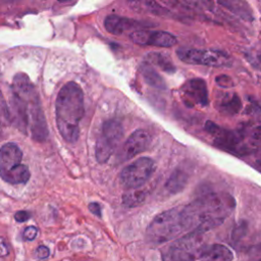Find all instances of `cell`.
I'll return each instance as SVG.
<instances>
[{
    "label": "cell",
    "mask_w": 261,
    "mask_h": 261,
    "mask_svg": "<svg viewBox=\"0 0 261 261\" xmlns=\"http://www.w3.org/2000/svg\"><path fill=\"white\" fill-rule=\"evenodd\" d=\"M11 92L12 119H14L17 127L21 132L30 134L35 141H45L48 137L46 118L38 92L29 76L22 72L15 74Z\"/></svg>",
    "instance_id": "1"
},
{
    "label": "cell",
    "mask_w": 261,
    "mask_h": 261,
    "mask_svg": "<svg viewBox=\"0 0 261 261\" xmlns=\"http://www.w3.org/2000/svg\"><path fill=\"white\" fill-rule=\"evenodd\" d=\"M234 208L233 199L227 194L212 193L204 195L188 205H184V214L188 232L205 233L221 223Z\"/></svg>",
    "instance_id": "2"
},
{
    "label": "cell",
    "mask_w": 261,
    "mask_h": 261,
    "mask_svg": "<svg viewBox=\"0 0 261 261\" xmlns=\"http://www.w3.org/2000/svg\"><path fill=\"white\" fill-rule=\"evenodd\" d=\"M56 125L61 137L75 143L80 137V122L85 113L84 93L74 82L65 84L56 97Z\"/></svg>",
    "instance_id": "3"
},
{
    "label": "cell",
    "mask_w": 261,
    "mask_h": 261,
    "mask_svg": "<svg viewBox=\"0 0 261 261\" xmlns=\"http://www.w3.org/2000/svg\"><path fill=\"white\" fill-rule=\"evenodd\" d=\"M185 231L188 230L184 206H177L155 216L147 227L146 237L150 243L162 244L176 239Z\"/></svg>",
    "instance_id": "4"
},
{
    "label": "cell",
    "mask_w": 261,
    "mask_h": 261,
    "mask_svg": "<svg viewBox=\"0 0 261 261\" xmlns=\"http://www.w3.org/2000/svg\"><path fill=\"white\" fill-rule=\"evenodd\" d=\"M203 234L191 231L174 240L162 251L163 261H195L201 259L207 248Z\"/></svg>",
    "instance_id": "5"
},
{
    "label": "cell",
    "mask_w": 261,
    "mask_h": 261,
    "mask_svg": "<svg viewBox=\"0 0 261 261\" xmlns=\"http://www.w3.org/2000/svg\"><path fill=\"white\" fill-rule=\"evenodd\" d=\"M22 152L13 143L4 144L0 148V176L11 185L25 184L30 176L27 165L21 164Z\"/></svg>",
    "instance_id": "6"
},
{
    "label": "cell",
    "mask_w": 261,
    "mask_h": 261,
    "mask_svg": "<svg viewBox=\"0 0 261 261\" xmlns=\"http://www.w3.org/2000/svg\"><path fill=\"white\" fill-rule=\"evenodd\" d=\"M176 55L182 62L188 64L211 67H230L232 65L231 56L222 50L179 48L176 50Z\"/></svg>",
    "instance_id": "7"
},
{
    "label": "cell",
    "mask_w": 261,
    "mask_h": 261,
    "mask_svg": "<svg viewBox=\"0 0 261 261\" xmlns=\"http://www.w3.org/2000/svg\"><path fill=\"white\" fill-rule=\"evenodd\" d=\"M205 129L211 136L216 147L237 156H250L247 144L239 130L223 128L210 120L206 122Z\"/></svg>",
    "instance_id": "8"
},
{
    "label": "cell",
    "mask_w": 261,
    "mask_h": 261,
    "mask_svg": "<svg viewBox=\"0 0 261 261\" xmlns=\"http://www.w3.org/2000/svg\"><path fill=\"white\" fill-rule=\"evenodd\" d=\"M122 136L123 127L118 120L109 119L103 123L95 146V155L99 163H105L110 158Z\"/></svg>",
    "instance_id": "9"
},
{
    "label": "cell",
    "mask_w": 261,
    "mask_h": 261,
    "mask_svg": "<svg viewBox=\"0 0 261 261\" xmlns=\"http://www.w3.org/2000/svg\"><path fill=\"white\" fill-rule=\"evenodd\" d=\"M154 171V161L149 157H141L122 169L119 179L124 188L135 190L145 185Z\"/></svg>",
    "instance_id": "10"
},
{
    "label": "cell",
    "mask_w": 261,
    "mask_h": 261,
    "mask_svg": "<svg viewBox=\"0 0 261 261\" xmlns=\"http://www.w3.org/2000/svg\"><path fill=\"white\" fill-rule=\"evenodd\" d=\"M130 39L138 45H148L162 48L172 47L177 43L176 38L172 34L164 31L150 32L146 30H139L130 34Z\"/></svg>",
    "instance_id": "11"
},
{
    "label": "cell",
    "mask_w": 261,
    "mask_h": 261,
    "mask_svg": "<svg viewBox=\"0 0 261 261\" xmlns=\"http://www.w3.org/2000/svg\"><path fill=\"white\" fill-rule=\"evenodd\" d=\"M185 103L188 106H207L209 102L207 84L202 79H192L187 81L180 88Z\"/></svg>",
    "instance_id": "12"
},
{
    "label": "cell",
    "mask_w": 261,
    "mask_h": 261,
    "mask_svg": "<svg viewBox=\"0 0 261 261\" xmlns=\"http://www.w3.org/2000/svg\"><path fill=\"white\" fill-rule=\"evenodd\" d=\"M151 143V136L144 129H138L134 132L124 142L122 148L118 153V159L120 162L127 161L134 158L136 155L146 151Z\"/></svg>",
    "instance_id": "13"
},
{
    "label": "cell",
    "mask_w": 261,
    "mask_h": 261,
    "mask_svg": "<svg viewBox=\"0 0 261 261\" xmlns=\"http://www.w3.org/2000/svg\"><path fill=\"white\" fill-rule=\"evenodd\" d=\"M239 132L248 146L250 156L254 158L255 164L261 168V124H244Z\"/></svg>",
    "instance_id": "14"
},
{
    "label": "cell",
    "mask_w": 261,
    "mask_h": 261,
    "mask_svg": "<svg viewBox=\"0 0 261 261\" xmlns=\"http://www.w3.org/2000/svg\"><path fill=\"white\" fill-rule=\"evenodd\" d=\"M215 105L218 112L225 115H234L243 107L241 98L234 92H220L216 98Z\"/></svg>",
    "instance_id": "15"
},
{
    "label": "cell",
    "mask_w": 261,
    "mask_h": 261,
    "mask_svg": "<svg viewBox=\"0 0 261 261\" xmlns=\"http://www.w3.org/2000/svg\"><path fill=\"white\" fill-rule=\"evenodd\" d=\"M138 25H140V22L119 15H108L104 20L105 29L113 35H121L125 31Z\"/></svg>",
    "instance_id": "16"
},
{
    "label": "cell",
    "mask_w": 261,
    "mask_h": 261,
    "mask_svg": "<svg viewBox=\"0 0 261 261\" xmlns=\"http://www.w3.org/2000/svg\"><path fill=\"white\" fill-rule=\"evenodd\" d=\"M233 254L231 250L221 244H214L207 246L205 249L201 261H232Z\"/></svg>",
    "instance_id": "17"
},
{
    "label": "cell",
    "mask_w": 261,
    "mask_h": 261,
    "mask_svg": "<svg viewBox=\"0 0 261 261\" xmlns=\"http://www.w3.org/2000/svg\"><path fill=\"white\" fill-rule=\"evenodd\" d=\"M189 181V174L181 168H176L168 177L165 188L170 194L181 192Z\"/></svg>",
    "instance_id": "18"
},
{
    "label": "cell",
    "mask_w": 261,
    "mask_h": 261,
    "mask_svg": "<svg viewBox=\"0 0 261 261\" xmlns=\"http://www.w3.org/2000/svg\"><path fill=\"white\" fill-rule=\"evenodd\" d=\"M140 69H141L143 79L149 86L159 89V90H164L166 88L163 79L155 70V68L152 66V64H150L149 62H144L141 64Z\"/></svg>",
    "instance_id": "19"
},
{
    "label": "cell",
    "mask_w": 261,
    "mask_h": 261,
    "mask_svg": "<svg viewBox=\"0 0 261 261\" xmlns=\"http://www.w3.org/2000/svg\"><path fill=\"white\" fill-rule=\"evenodd\" d=\"M219 4L230 10L232 13L237 14L243 19L246 20H253V14L252 11L250 10V7L246 2L243 1H231V0H226V1H219Z\"/></svg>",
    "instance_id": "20"
},
{
    "label": "cell",
    "mask_w": 261,
    "mask_h": 261,
    "mask_svg": "<svg viewBox=\"0 0 261 261\" xmlns=\"http://www.w3.org/2000/svg\"><path fill=\"white\" fill-rule=\"evenodd\" d=\"M147 59L150 64H155L156 66L160 67L162 70H164L168 73L175 71V67H174L172 61L168 58V56H166L162 53H158V52L150 53L147 55Z\"/></svg>",
    "instance_id": "21"
},
{
    "label": "cell",
    "mask_w": 261,
    "mask_h": 261,
    "mask_svg": "<svg viewBox=\"0 0 261 261\" xmlns=\"http://www.w3.org/2000/svg\"><path fill=\"white\" fill-rule=\"evenodd\" d=\"M245 114L251 117L257 124H261V101L250 98L245 108Z\"/></svg>",
    "instance_id": "22"
},
{
    "label": "cell",
    "mask_w": 261,
    "mask_h": 261,
    "mask_svg": "<svg viewBox=\"0 0 261 261\" xmlns=\"http://www.w3.org/2000/svg\"><path fill=\"white\" fill-rule=\"evenodd\" d=\"M146 199V193L143 191H132L123 195V204L126 207H135L141 205Z\"/></svg>",
    "instance_id": "23"
},
{
    "label": "cell",
    "mask_w": 261,
    "mask_h": 261,
    "mask_svg": "<svg viewBox=\"0 0 261 261\" xmlns=\"http://www.w3.org/2000/svg\"><path fill=\"white\" fill-rule=\"evenodd\" d=\"M11 121L10 110L4 100L2 92L0 90V123L1 124H8Z\"/></svg>",
    "instance_id": "24"
},
{
    "label": "cell",
    "mask_w": 261,
    "mask_h": 261,
    "mask_svg": "<svg viewBox=\"0 0 261 261\" xmlns=\"http://www.w3.org/2000/svg\"><path fill=\"white\" fill-rule=\"evenodd\" d=\"M215 82L216 84L221 87V88H225V89H228V88H231L233 87V81L228 76V75H225V74H221V75H218L215 77Z\"/></svg>",
    "instance_id": "25"
},
{
    "label": "cell",
    "mask_w": 261,
    "mask_h": 261,
    "mask_svg": "<svg viewBox=\"0 0 261 261\" xmlns=\"http://www.w3.org/2000/svg\"><path fill=\"white\" fill-rule=\"evenodd\" d=\"M249 261H261V243L253 246L250 249Z\"/></svg>",
    "instance_id": "26"
},
{
    "label": "cell",
    "mask_w": 261,
    "mask_h": 261,
    "mask_svg": "<svg viewBox=\"0 0 261 261\" xmlns=\"http://www.w3.org/2000/svg\"><path fill=\"white\" fill-rule=\"evenodd\" d=\"M37 234H38V228H37L36 226L31 225V226H28V227L23 230V232H22V238H23V240H25V241H33V240L36 239Z\"/></svg>",
    "instance_id": "27"
},
{
    "label": "cell",
    "mask_w": 261,
    "mask_h": 261,
    "mask_svg": "<svg viewBox=\"0 0 261 261\" xmlns=\"http://www.w3.org/2000/svg\"><path fill=\"white\" fill-rule=\"evenodd\" d=\"M35 254L39 259H45L50 255V250L48 249V247L41 245L36 249Z\"/></svg>",
    "instance_id": "28"
},
{
    "label": "cell",
    "mask_w": 261,
    "mask_h": 261,
    "mask_svg": "<svg viewBox=\"0 0 261 261\" xmlns=\"http://www.w3.org/2000/svg\"><path fill=\"white\" fill-rule=\"evenodd\" d=\"M31 217V214L28 211H17L14 214V218L18 222H24Z\"/></svg>",
    "instance_id": "29"
},
{
    "label": "cell",
    "mask_w": 261,
    "mask_h": 261,
    "mask_svg": "<svg viewBox=\"0 0 261 261\" xmlns=\"http://www.w3.org/2000/svg\"><path fill=\"white\" fill-rule=\"evenodd\" d=\"M8 254H9L8 245L3 238H0V257H5Z\"/></svg>",
    "instance_id": "30"
},
{
    "label": "cell",
    "mask_w": 261,
    "mask_h": 261,
    "mask_svg": "<svg viewBox=\"0 0 261 261\" xmlns=\"http://www.w3.org/2000/svg\"><path fill=\"white\" fill-rule=\"evenodd\" d=\"M89 209L93 214L97 215L98 217H101V207L98 203H90Z\"/></svg>",
    "instance_id": "31"
}]
</instances>
